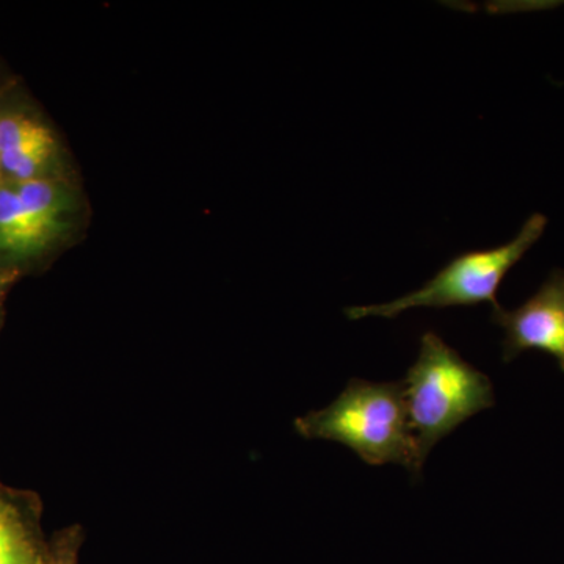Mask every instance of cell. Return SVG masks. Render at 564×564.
I'll return each instance as SVG.
<instances>
[{"instance_id": "6da1fadb", "label": "cell", "mask_w": 564, "mask_h": 564, "mask_svg": "<svg viewBox=\"0 0 564 564\" xmlns=\"http://www.w3.org/2000/svg\"><path fill=\"white\" fill-rule=\"evenodd\" d=\"M295 426L303 437L343 444L372 466L400 464L413 475L422 473L403 381L351 380L329 406L296 419Z\"/></svg>"}, {"instance_id": "7a4b0ae2", "label": "cell", "mask_w": 564, "mask_h": 564, "mask_svg": "<svg viewBox=\"0 0 564 564\" xmlns=\"http://www.w3.org/2000/svg\"><path fill=\"white\" fill-rule=\"evenodd\" d=\"M404 402L421 462L473 415L496 404L492 381L437 334L425 333L403 381Z\"/></svg>"}, {"instance_id": "3957f363", "label": "cell", "mask_w": 564, "mask_h": 564, "mask_svg": "<svg viewBox=\"0 0 564 564\" xmlns=\"http://www.w3.org/2000/svg\"><path fill=\"white\" fill-rule=\"evenodd\" d=\"M545 226L547 218L543 214H533L518 236L502 247L463 252L415 291L389 303L347 307L345 314L350 321H361L364 317L395 318L397 315L419 307L445 310L478 303L499 306L496 295L503 278L541 239Z\"/></svg>"}, {"instance_id": "277c9868", "label": "cell", "mask_w": 564, "mask_h": 564, "mask_svg": "<svg viewBox=\"0 0 564 564\" xmlns=\"http://www.w3.org/2000/svg\"><path fill=\"white\" fill-rule=\"evenodd\" d=\"M491 318L505 333V362L524 351L540 350L554 356L564 372V270L549 274L540 291L516 310L492 307Z\"/></svg>"}, {"instance_id": "5b68a950", "label": "cell", "mask_w": 564, "mask_h": 564, "mask_svg": "<svg viewBox=\"0 0 564 564\" xmlns=\"http://www.w3.org/2000/svg\"><path fill=\"white\" fill-rule=\"evenodd\" d=\"M41 521L40 497L0 478V564L46 563L50 538Z\"/></svg>"}, {"instance_id": "8992f818", "label": "cell", "mask_w": 564, "mask_h": 564, "mask_svg": "<svg viewBox=\"0 0 564 564\" xmlns=\"http://www.w3.org/2000/svg\"><path fill=\"white\" fill-rule=\"evenodd\" d=\"M50 242L14 187L0 185V250L13 256H31Z\"/></svg>"}, {"instance_id": "52a82bcc", "label": "cell", "mask_w": 564, "mask_h": 564, "mask_svg": "<svg viewBox=\"0 0 564 564\" xmlns=\"http://www.w3.org/2000/svg\"><path fill=\"white\" fill-rule=\"evenodd\" d=\"M25 209L31 212L33 220L41 231L52 240L62 231L63 217L68 209L66 195L54 182L41 180L22 181L14 185Z\"/></svg>"}, {"instance_id": "ba28073f", "label": "cell", "mask_w": 564, "mask_h": 564, "mask_svg": "<svg viewBox=\"0 0 564 564\" xmlns=\"http://www.w3.org/2000/svg\"><path fill=\"white\" fill-rule=\"evenodd\" d=\"M54 137L35 141L29 147L22 148L11 154L0 158V169L13 174L18 181H31L39 177L40 170L51 161L54 154Z\"/></svg>"}, {"instance_id": "9c48e42d", "label": "cell", "mask_w": 564, "mask_h": 564, "mask_svg": "<svg viewBox=\"0 0 564 564\" xmlns=\"http://www.w3.org/2000/svg\"><path fill=\"white\" fill-rule=\"evenodd\" d=\"M51 135L50 129L39 121L22 115H9L0 120V158Z\"/></svg>"}, {"instance_id": "30bf717a", "label": "cell", "mask_w": 564, "mask_h": 564, "mask_svg": "<svg viewBox=\"0 0 564 564\" xmlns=\"http://www.w3.org/2000/svg\"><path fill=\"white\" fill-rule=\"evenodd\" d=\"M84 532L80 525H70L52 534L44 564H79Z\"/></svg>"}, {"instance_id": "8fae6325", "label": "cell", "mask_w": 564, "mask_h": 564, "mask_svg": "<svg viewBox=\"0 0 564 564\" xmlns=\"http://www.w3.org/2000/svg\"><path fill=\"white\" fill-rule=\"evenodd\" d=\"M6 282H7L6 278L0 276V295H2L3 284H6Z\"/></svg>"}]
</instances>
